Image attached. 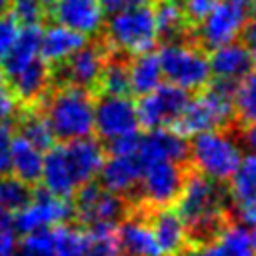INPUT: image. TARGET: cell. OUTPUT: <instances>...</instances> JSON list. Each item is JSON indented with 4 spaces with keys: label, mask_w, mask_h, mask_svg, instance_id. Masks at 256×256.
<instances>
[{
    "label": "cell",
    "mask_w": 256,
    "mask_h": 256,
    "mask_svg": "<svg viewBox=\"0 0 256 256\" xmlns=\"http://www.w3.org/2000/svg\"><path fill=\"white\" fill-rule=\"evenodd\" d=\"M228 200L230 192L222 186V182L200 174L192 166L188 168L180 196L174 204L184 224L190 248L212 242L220 234V230L230 224Z\"/></svg>",
    "instance_id": "6da1fadb"
},
{
    "label": "cell",
    "mask_w": 256,
    "mask_h": 256,
    "mask_svg": "<svg viewBox=\"0 0 256 256\" xmlns=\"http://www.w3.org/2000/svg\"><path fill=\"white\" fill-rule=\"evenodd\" d=\"M44 118L48 120L54 138L70 142L94 132V96L92 90L62 84L46 102Z\"/></svg>",
    "instance_id": "7a4b0ae2"
},
{
    "label": "cell",
    "mask_w": 256,
    "mask_h": 256,
    "mask_svg": "<svg viewBox=\"0 0 256 256\" xmlns=\"http://www.w3.org/2000/svg\"><path fill=\"white\" fill-rule=\"evenodd\" d=\"M158 32L150 4H138L110 14L106 22V48L130 56L154 50Z\"/></svg>",
    "instance_id": "3957f363"
},
{
    "label": "cell",
    "mask_w": 256,
    "mask_h": 256,
    "mask_svg": "<svg viewBox=\"0 0 256 256\" xmlns=\"http://www.w3.org/2000/svg\"><path fill=\"white\" fill-rule=\"evenodd\" d=\"M190 142V166L200 174L216 180L228 182L240 164L242 152L232 134L220 130H208L192 136Z\"/></svg>",
    "instance_id": "277c9868"
},
{
    "label": "cell",
    "mask_w": 256,
    "mask_h": 256,
    "mask_svg": "<svg viewBox=\"0 0 256 256\" xmlns=\"http://www.w3.org/2000/svg\"><path fill=\"white\" fill-rule=\"evenodd\" d=\"M156 54L162 68V78L188 92L202 90L212 78L206 52L192 42H164Z\"/></svg>",
    "instance_id": "5b68a950"
},
{
    "label": "cell",
    "mask_w": 256,
    "mask_h": 256,
    "mask_svg": "<svg viewBox=\"0 0 256 256\" xmlns=\"http://www.w3.org/2000/svg\"><path fill=\"white\" fill-rule=\"evenodd\" d=\"M234 120V100L226 98L212 88L204 86L190 96L182 114L172 122L170 130L184 138H192L200 132L220 130Z\"/></svg>",
    "instance_id": "8992f818"
},
{
    "label": "cell",
    "mask_w": 256,
    "mask_h": 256,
    "mask_svg": "<svg viewBox=\"0 0 256 256\" xmlns=\"http://www.w3.org/2000/svg\"><path fill=\"white\" fill-rule=\"evenodd\" d=\"M190 100V92L172 84L160 82L154 90L138 96L136 104V118L142 130H156V128H170L172 122L182 114Z\"/></svg>",
    "instance_id": "52a82bcc"
},
{
    "label": "cell",
    "mask_w": 256,
    "mask_h": 256,
    "mask_svg": "<svg viewBox=\"0 0 256 256\" xmlns=\"http://www.w3.org/2000/svg\"><path fill=\"white\" fill-rule=\"evenodd\" d=\"M72 216L74 208L70 200L58 198L48 190L40 188L32 192L30 200L20 210L14 212V216L10 218V226L14 228V232L30 234L36 230H48L58 224H64Z\"/></svg>",
    "instance_id": "ba28073f"
},
{
    "label": "cell",
    "mask_w": 256,
    "mask_h": 256,
    "mask_svg": "<svg viewBox=\"0 0 256 256\" xmlns=\"http://www.w3.org/2000/svg\"><path fill=\"white\" fill-rule=\"evenodd\" d=\"M188 168L190 164H176L170 160H162L146 166L142 170V178L138 184L142 198V204L138 208L154 210V208L172 206L180 196Z\"/></svg>",
    "instance_id": "9c48e42d"
},
{
    "label": "cell",
    "mask_w": 256,
    "mask_h": 256,
    "mask_svg": "<svg viewBox=\"0 0 256 256\" xmlns=\"http://www.w3.org/2000/svg\"><path fill=\"white\" fill-rule=\"evenodd\" d=\"M246 16L248 8L236 4L234 0H216L210 12L196 26V46L206 52L234 42L244 28Z\"/></svg>",
    "instance_id": "30bf717a"
},
{
    "label": "cell",
    "mask_w": 256,
    "mask_h": 256,
    "mask_svg": "<svg viewBox=\"0 0 256 256\" xmlns=\"http://www.w3.org/2000/svg\"><path fill=\"white\" fill-rule=\"evenodd\" d=\"M72 196H74V204H72L74 216L84 226H90L94 222L118 224V220H122L130 212V206L124 200V196L104 190L96 180L78 186Z\"/></svg>",
    "instance_id": "8fae6325"
},
{
    "label": "cell",
    "mask_w": 256,
    "mask_h": 256,
    "mask_svg": "<svg viewBox=\"0 0 256 256\" xmlns=\"http://www.w3.org/2000/svg\"><path fill=\"white\" fill-rule=\"evenodd\" d=\"M138 128L136 104L130 96L98 94V98H94V132L100 140L108 142L138 132Z\"/></svg>",
    "instance_id": "7c38bea8"
},
{
    "label": "cell",
    "mask_w": 256,
    "mask_h": 256,
    "mask_svg": "<svg viewBox=\"0 0 256 256\" xmlns=\"http://www.w3.org/2000/svg\"><path fill=\"white\" fill-rule=\"evenodd\" d=\"M134 156L138 158L142 170L162 160H170L176 164H190V144L184 136L176 134L170 128L146 130V134H140V144Z\"/></svg>",
    "instance_id": "4fadbf2b"
},
{
    "label": "cell",
    "mask_w": 256,
    "mask_h": 256,
    "mask_svg": "<svg viewBox=\"0 0 256 256\" xmlns=\"http://www.w3.org/2000/svg\"><path fill=\"white\" fill-rule=\"evenodd\" d=\"M108 48L102 44H84L78 48L72 56H68L62 64L54 66V72H60L62 84L80 86L86 90H92L98 82V76L102 72V66L108 56Z\"/></svg>",
    "instance_id": "5bb4252c"
},
{
    "label": "cell",
    "mask_w": 256,
    "mask_h": 256,
    "mask_svg": "<svg viewBox=\"0 0 256 256\" xmlns=\"http://www.w3.org/2000/svg\"><path fill=\"white\" fill-rule=\"evenodd\" d=\"M48 10L56 24L80 32L86 38L96 34L104 22L100 0H56Z\"/></svg>",
    "instance_id": "9a60e30c"
},
{
    "label": "cell",
    "mask_w": 256,
    "mask_h": 256,
    "mask_svg": "<svg viewBox=\"0 0 256 256\" xmlns=\"http://www.w3.org/2000/svg\"><path fill=\"white\" fill-rule=\"evenodd\" d=\"M144 214H146V220L152 228V234L156 238V244L162 256H180L190 248L184 224L176 208L164 206V208L144 210Z\"/></svg>",
    "instance_id": "2e32d148"
},
{
    "label": "cell",
    "mask_w": 256,
    "mask_h": 256,
    "mask_svg": "<svg viewBox=\"0 0 256 256\" xmlns=\"http://www.w3.org/2000/svg\"><path fill=\"white\" fill-rule=\"evenodd\" d=\"M116 244L126 256H162L142 208H136V214L128 212L116 226Z\"/></svg>",
    "instance_id": "e0dca14e"
},
{
    "label": "cell",
    "mask_w": 256,
    "mask_h": 256,
    "mask_svg": "<svg viewBox=\"0 0 256 256\" xmlns=\"http://www.w3.org/2000/svg\"><path fill=\"white\" fill-rule=\"evenodd\" d=\"M64 152L68 158V164L72 168V174L76 178V184L82 186L90 180H96L102 164H104V146L90 136L76 138L70 142H64Z\"/></svg>",
    "instance_id": "ac0fdd59"
},
{
    "label": "cell",
    "mask_w": 256,
    "mask_h": 256,
    "mask_svg": "<svg viewBox=\"0 0 256 256\" xmlns=\"http://www.w3.org/2000/svg\"><path fill=\"white\" fill-rule=\"evenodd\" d=\"M40 182H42V188L48 190L50 194L58 196V198H70L78 184H76V178L72 174V168L68 164V158H66V152H64V146L58 144V146H50L42 158V174H40Z\"/></svg>",
    "instance_id": "d6986e66"
},
{
    "label": "cell",
    "mask_w": 256,
    "mask_h": 256,
    "mask_svg": "<svg viewBox=\"0 0 256 256\" xmlns=\"http://www.w3.org/2000/svg\"><path fill=\"white\" fill-rule=\"evenodd\" d=\"M98 178L104 190L124 196L140 184L142 166L136 156H110V158H104Z\"/></svg>",
    "instance_id": "ffe728a7"
},
{
    "label": "cell",
    "mask_w": 256,
    "mask_h": 256,
    "mask_svg": "<svg viewBox=\"0 0 256 256\" xmlns=\"http://www.w3.org/2000/svg\"><path fill=\"white\" fill-rule=\"evenodd\" d=\"M210 72L218 78L242 80L250 70H254V54L242 42H228L212 50L210 58Z\"/></svg>",
    "instance_id": "44dd1931"
},
{
    "label": "cell",
    "mask_w": 256,
    "mask_h": 256,
    "mask_svg": "<svg viewBox=\"0 0 256 256\" xmlns=\"http://www.w3.org/2000/svg\"><path fill=\"white\" fill-rule=\"evenodd\" d=\"M86 36L80 32H74L66 26L54 24L46 30H42V38H40V58L46 64L58 66L62 64L68 56H72L78 48H82L86 44Z\"/></svg>",
    "instance_id": "7402d4cb"
},
{
    "label": "cell",
    "mask_w": 256,
    "mask_h": 256,
    "mask_svg": "<svg viewBox=\"0 0 256 256\" xmlns=\"http://www.w3.org/2000/svg\"><path fill=\"white\" fill-rule=\"evenodd\" d=\"M196 256H256V250L250 242L248 228L230 222L212 242L198 246Z\"/></svg>",
    "instance_id": "603a6c76"
},
{
    "label": "cell",
    "mask_w": 256,
    "mask_h": 256,
    "mask_svg": "<svg viewBox=\"0 0 256 256\" xmlns=\"http://www.w3.org/2000/svg\"><path fill=\"white\" fill-rule=\"evenodd\" d=\"M40 38H42V28L38 24H24L18 30V36L8 52V56L2 62L4 76H12L20 72L24 66L40 58Z\"/></svg>",
    "instance_id": "cb8c5ba5"
},
{
    "label": "cell",
    "mask_w": 256,
    "mask_h": 256,
    "mask_svg": "<svg viewBox=\"0 0 256 256\" xmlns=\"http://www.w3.org/2000/svg\"><path fill=\"white\" fill-rule=\"evenodd\" d=\"M50 76H52L50 66L42 58H36L34 62L24 66L20 72L8 76L6 80L12 88V92L16 94V98H20L24 102H32L44 94Z\"/></svg>",
    "instance_id": "d4e9b609"
},
{
    "label": "cell",
    "mask_w": 256,
    "mask_h": 256,
    "mask_svg": "<svg viewBox=\"0 0 256 256\" xmlns=\"http://www.w3.org/2000/svg\"><path fill=\"white\" fill-rule=\"evenodd\" d=\"M42 158H44L42 150L32 146L22 136H14L12 152H10V172H12V176L20 178L22 182H26L30 186L40 182Z\"/></svg>",
    "instance_id": "484cf974"
},
{
    "label": "cell",
    "mask_w": 256,
    "mask_h": 256,
    "mask_svg": "<svg viewBox=\"0 0 256 256\" xmlns=\"http://www.w3.org/2000/svg\"><path fill=\"white\" fill-rule=\"evenodd\" d=\"M152 14H154V24L158 38L164 42H174L190 30V24L184 16L182 2L180 0H152Z\"/></svg>",
    "instance_id": "4316f807"
},
{
    "label": "cell",
    "mask_w": 256,
    "mask_h": 256,
    "mask_svg": "<svg viewBox=\"0 0 256 256\" xmlns=\"http://www.w3.org/2000/svg\"><path fill=\"white\" fill-rule=\"evenodd\" d=\"M128 74H130V92L136 96H142L150 90H154L162 82V68L156 52H144L136 54L132 60H128Z\"/></svg>",
    "instance_id": "83f0119b"
},
{
    "label": "cell",
    "mask_w": 256,
    "mask_h": 256,
    "mask_svg": "<svg viewBox=\"0 0 256 256\" xmlns=\"http://www.w3.org/2000/svg\"><path fill=\"white\" fill-rule=\"evenodd\" d=\"M98 94H112V96H128L130 94V74H128V60L114 52H108L102 72L98 76L96 86Z\"/></svg>",
    "instance_id": "f1b7e54d"
},
{
    "label": "cell",
    "mask_w": 256,
    "mask_h": 256,
    "mask_svg": "<svg viewBox=\"0 0 256 256\" xmlns=\"http://www.w3.org/2000/svg\"><path fill=\"white\" fill-rule=\"evenodd\" d=\"M228 192L236 206H242L256 196V152L240 158V164L230 178Z\"/></svg>",
    "instance_id": "f546056e"
},
{
    "label": "cell",
    "mask_w": 256,
    "mask_h": 256,
    "mask_svg": "<svg viewBox=\"0 0 256 256\" xmlns=\"http://www.w3.org/2000/svg\"><path fill=\"white\" fill-rule=\"evenodd\" d=\"M50 234H52L54 256H82L90 244L86 230L78 226H70L66 222L50 228Z\"/></svg>",
    "instance_id": "4dcf8cb0"
},
{
    "label": "cell",
    "mask_w": 256,
    "mask_h": 256,
    "mask_svg": "<svg viewBox=\"0 0 256 256\" xmlns=\"http://www.w3.org/2000/svg\"><path fill=\"white\" fill-rule=\"evenodd\" d=\"M234 118L244 128L256 124V70H250L238 82L234 94Z\"/></svg>",
    "instance_id": "1f68e13d"
},
{
    "label": "cell",
    "mask_w": 256,
    "mask_h": 256,
    "mask_svg": "<svg viewBox=\"0 0 256 256\" xmlns=\"http://www.w3.org/2000/svg\"><path fill=\"white\" fill-rule=\"evenodd\" d=\"M18 136L28 140L32 146H36L42 152H46L50 146H54V140H56L48 120L44 118V114H38V112H26L22 116Z\"/></svg>",
    "instance_id": "d6a6232c"
},
{
    "label": "cell",
    "mask_w": 256,
    "mask_h": 256,
    "mask_svg": "<svg viewBox=\"0 0 256 256\" xmlns=\"http://www.w3.org/2000/svg\"><path fill=\"white\" fill-rule=\"evenodd\" d=\"M30 196H32L30 184L10 174L0 176V210L2 212L14 214L30 200Z\"/></svg>",
    "instance_id": "836d02e7"
},
{
    "label": "cell",
    "mask_w": 256,
    "mask_h": 256,
    "mask_svg": "<svg viewBox=\"0 0 256 256\" xmlns=\"http://www.w3.org/2000/svg\"><path fill=\"white\" fill-rule=\"evenodd\" d=\"M14 256H54L50 228L24 234L22 242L16 246V254Z\"/></svg>",
    "instance_id": "e575fe53"
},
{
    "label": "cell",
    "mask_w": 256,
    "mask_h": 256,
    "mask_svg": "<svg viewBox=\"0 0 256 256\" xmlns=\"http://www.w3.org/2000/svg\"><path fill=\"white\" fill-rule=\"evenodd\" d=\"M10 14L16 18L18 24H38L46 12L42 0H8Z\"/></svg>",
    "instance_id": "d590c367"
},
{
    "label": "cell",
    "mask_w": 256,
    "mask_h": 256,
    "mask_svg": "<svg viewBox=\"0 0 256 256\" xmlns=\"http://www.w3.org/2000/svg\"><path fill=\"white\" fill-rule=\"evenodd\" d=\"M20 24L16 22V18L12 14H0V66L4 62V58L8 56L16 36H18Z\"/></svg>",
    "instance_id": "8d00e7d4"
},
{
    "label": "cell",
    "mask_w": 256,
    "mask_h": 256,
    "mask_svg": "<svg viewBox=\"0 0 256 256\" xmlns=\"http://www.w3.org/2000/svg\"><path fill=\"white\" fill-rule=\"evenodd\" d=\"M138 144H140V132H130L114 140H108L106 150L110 152V156H134Z\"/></svg>",
    "instance_id": "74e56055"
},
{
    "label": "cell",
    "mask_w": 256,
    "mask_h": 256,
    "mask_svg": "<svg viewBox=\"0 0 256 256\" xmlns=\"http://www.w3.org/2000/svg\"><path fill=\"white\" fill-rule=\"evenodd\" d=\"M14 128L10 122H0V176L10 174V152L14 140Z\"/></svg>",
    "instance_id": "f35d334b"
},
{
    "label": "cell",
    "mask_w": 256,
    "mask_h": 256,
    "mask_svg": "<svg viewBox=\"0 0 256 256\" xmlns=\"http://www.w3.org/2000/svg\"><path fill=\"white\" fill-rule=\"evenodd\" d=\"M18 98L12 92L8 80L4 74H0V122H10V118L16 114Z\"/></svg>",
    "instance_id": "ab89813d"
},
{
    "label": "cell",
    "mask_w": 256,
    "mask_h": 256,
    "mask_svg": "<svg viewBox=\"0 0 256 256\" xmlns=\"http://www.w3.org/2000/svg\"><path fill=\"white\" fill-rule=\"evenodd\" d=\"M214 4H216V0H182V10H184V16H186L190 28L192 26L196 28Z\"/></svg>",
    "instance_id": "60d3db41"
},
{
    "label": "cell",
    "mask_w": 256,
    "mask_h": 256,
    "mask_svg": "<svg viewBox=\"0 0 256 256\" xmlns=\"http://www.w3.org/2000/svg\"><path fill=\"white\" fill-rule=\"evenodd\" d=\"M240 34H242V44L254 54V60H256V6H252V10H248L246 22H244V28Z\"/></svg>",
    "instance_id": "b9f144b4"
},
{
    "label": "cell",
    "mask_w": 256,
    "mask_h": 256,
    "mask_svg": "<svg viewBox=\"0 0 256 256\" xmlns=\"http://www.w3.org/2000/svg\"><path fill=\"white\" fill-rule=\"evenodd\" d=\"M116 252H118L116 238H108V240H92L90 238V244L82 256H116Z\"/></svg>",
    "instance_id": "7bdbcfd3"
},
{
    "label": "cell",
    "mask_w": 256,
    "mask_h": 256,
    "mask_svg": "<svg viewBox=\"0 0 256 256\" xmlns=\"http://www.w3.org/2000/svg\"><path fill=\"white\" fill-rule=\"evenodd\" d=\"M240 218L244 222V226L250 232V242L256 250V196L252 200H248L246 204L240 206Z\"/></svg>",
    "instance_id": "ee69618b"
},
{
    "label": "cell",
    "mask_w": 256,
    "mask_h": 256,
    "mask_svg": "<svg viewBox=\"0 0 256 256\" xmlns=\"http://www.w3.org/2000/svg\"><path fill=\"white\" fill-rule=\"evenodd\" d=\"M16 234L10 222L0 224V256H14L16 254Z\"/></svg>",
    "instance_id": "f6af8a7d"
},
{
    "label": "cell",
    "mask_w": 256,
    "mask_h": 256,
    "mask_svg": "<svg viewBox=\"0 0 256 256\" xmlns=\"http://www.w3.org/2000/svg\"><path fill=\"white\" fill-rule=\"evenodd\" d=\"M150 0H100L102 4V10L104 14H114V12H120V10H126V8H132V6H138V4H148Z\"/></svg>",
    "instance_id": "bcb514c9"
},
{
    "label": "cell",
    "mask_w": 256,
    "mask_h": 256,
    "mask_svg": "<svg viewBox=\"0 0 256 256\" xmlns=\"http://www.w3.org/2000/svg\"><path fill=\"white\" fill-rule=\"evenodd\" d=\"M244 140H246V144L256 152V124H250V126L244 128Z\"/></svg>",
    "instance_id": "7dc6e473"
},
{
    "label": "cell",
    "mask_w": 256,
    "mask_h": 256,
    "mask_svg": "<svg viewBox=\"0 0 256 256\" xmlns=\"http://www.w3.org/2000/svg\"><path fill=\"white\" fill-rule=\"evenodd\" d=\"M236 4H240V6H244V8H252V6H256V0H234Z\"/></svg>",
    "instance_id": "c3c4849f"
},
{
    "label": "cell",
    "mask_w": 256,
    "mask_h": 256,
    "mask_svg": "<svg viewBox=\"0 0 256 256\" xmlns=\"http://www.w3.org/2000/svg\"><path fill=\"white\" fill-rule=\"evenodd\" d=\"M6 222H10V214H6V212L0 210V224H6Z\"/></svg>",
    "instance_id": "681fc988"
},
{
    "label": "cell",
    "mask_w": 256,
    "mask_h": 256,
    "mask_svg": "<svg viewBox=\"0 0 256 256\" xmlns=\"http://www.w3.org/2000/svg\"><path fill=\"white\" fill-rule=\"evenodd\" d=\"M8 8V0H0V14H4Z\"/></svg>",
    "instance_id": "f907efd6"
},
{
    "label": "cell",
    "mask_w": 256,
    "mask_h": 256,
    "mask_svg": "<svg viewBox=\"0 0 256 256\" xmlns=\"http://www.w3.org/2000/svg\"><path fill=\"white\" fill-rule=\"evenodd\" d=\"M42 2H44V6H46V10H48V8H50V6H52V4L56 2V0H42Z\"/></svg>",
    "instance_id": "816d5d0a"
},
{
    "label": "cell",
    "mask_w": 256,
    "mask_h": 256,
    "mask_svg": "<svg viewBox=\"0 0 256 256\" xmlns=\"http://www.w3.org/2000/svg\"><path fill=\"white\" fill-rule=\"evenodd\" d=\"M180 256H188V254H180Z\"/></svg>",
    "instance_id": "f5cc1de1"
}]
</instances>
